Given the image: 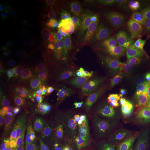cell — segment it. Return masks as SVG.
<instances>
[{
	"label": "cell",
	"mask_w": 150,
	"mask_h": 150,
	"mask_svg": "<svg viewBox=\"0 0 150 150\" xmlns=\"http://www.w3.org/2000/svg\"><path fill=\"white\" fill-rule=\"evenodd\" d=\"M108 105L110 112L117 120L126 119L127 115V100L129 79L114 84L109 90Z\"/></svg>",
	"instance_id": "obj_1"
},
{
	"label": "cell",
	"mask_w": 150,
	"mask_h": 150,
	"mask_svg": "<svg viewBox=\"0 0 150 150\" xmlns=\"http://www.w3.org/2000/svg\"><path fill=\"white\" fill-rule=\"evenodd\" d=\"M128 79L129 92L127 120H132L134 118L139 103L144 97V87L141 72L129 74Z\"/></svg>",
	"instance_id": "obj_2"
},
{
	"label": "cell",
	"mask_w": 150,
	"mask_h": 150,
	"mask_svg": "<svg viewBox=\"0 0 150 150\" xmlns=\"http://www.w3.org/2000/svg\"><path fill=\"white\" fill-rule=\"evenodd\" d=\"M141 48V40L123 38L119 44L118 51L115 57L116 59H123L126 64L136 67Z\"/></svg>",
	"instance_id": "obj_3"
},
{
	"label": "cell",
	"mask_w": 150,
	"mask_h": 150,
	"mask_svg": "<svg viewBox=\"0 0 150 150\" xmlns=\"http://www.w3.org/2000/svg\"><path fill=\"white\" fill-rule=\"evenodd\" d=\"M102 59L97 54L88 55L84 61V75L87 82L93 83L97 81V76L102 67Z\"/></svg>",
	"instance_id": "obj_4"
},
{
	"label": "cell",
	"mask_w": 150,
	"mask_h": 150,
	"mask_svg": "<svg viewBox=\"0 0 150 150\" xmlns=\"http://www.w3.org/2000/svg\"><path fill=\"white\" fill-rule=\"evenodd\" d=\"M95 131L91 127L82 125L76 127L68 136L70 144L73 146H78L80 143L91 139Z\"/></svg>",
	"instance_id": "obj_5"
},
{
	"label": "cell",
	"mask_w": 150,
	"mask_h": 150,
	"mask_svg": "<svg viewBox=\"0 0 150 150\" xmlns=\"http://www.w3.org/2000/svg\"><path fill=\"white\" fill-rule=\"evenodd\" d=\"M125 71L116 62L113 66H109V71L107 76L106 86L111 87L115 83L121 82L128 77Z\"/></svg>",
	"instance_id": "obj_6"
},
{
	"label": "cell",
	"mask_w": 150,
	"mask_h": 150,
	"mask_svg": "<svg viewBox=\"0 0 150 150\" xmlns=\"http://www.w3.org/2000/svg\"><path fill=\"white\" fill-rule=\"evenodd\" d=\"M121 29L124 38L141 40L143 37L139 27L129 18H123Z\"/></svg>",
	"instance_id": "obj_7"
},
{
	"label": "cell",
	"mask_w": 150,
	"mask_h": 150,
	"mask_svg": "<svg viewBox=\"0 0 150 150\" xmlns=\"http://www.w3.org/2000/svg\"><path fill=\"white\" fill-rule=\"evenodd\" d=\"M90 32L95 34L100 40H107L112 34V26L107 18L102 19L98 22L96 28Z\"/></svg>",
	"instance_id": "obj_8"
},
{
	"label": "cell",
	"mask_w": 150,
	"mask_h": 150,
	"mask_svg": "<svg viewBox=\"0 0 150 150\" xmlns=\"http://www.w3.org/2000/svg\"><path fill=\"white\" fill-rule=\"evenodd\" d=\"M51 132L48 131H41L35 134L32 137L31 145L28 150H42L48 139Z\"/></svg>",
	"instance_id": "obj_9"
},
{
	"label": "cell",
	"mask_w": 150,
	"mask_h": 150,
	"mask_svg": "<svg viewBox=\"0 0 150 150\" xmlns=\"http://www.w3.org/2000/svg\"><path fill=\"white\" fill-rule=\"evenodd\" d=\"M27 20L23 15L18 11H12L10 15L9 22L17 33L23 32L24 25Z\"/></svg>",
	"instance_id": "obj_10"
},
{
	"label": "cell",
	"mask_w": 150,
	"mask_h": 150,
	"mask_svg": "<svg viewBox=\"0 0 150 150\" xmlns=\"http://www.w3.org/2000/svg\"><path fill=\"white\" fill-rule=\"evenodd\" d=\"M88 2L94 11L101 13L111 11L115 4L113 1L110 0H93Z\"/></svg>",
	"instance_id": "obj_11"
},
{
	"label": "cell",
	"mask_w": 150,
	"mask_h": 150,
	"mask_svg": "<svg viewBox=\"0 0 150 150\" xmlns=\"http://www.w3.org/2000/svg\"><path fill=\"white\" fill-rule=\"evenodd\" d=\"M33 112L41 116H47L53 111L51 103L44 101H37L33 104Z\"/></svg>",
	"instance_id": "obj_12"
},
{
	"label": "cell",
	"mask_w": 150,
	"mask_h": 150,
	"mask_svg": "<svg viewBox=\"0 0 150 150\" xmlns=\"http://www.w3.org/2000/svg\"><path fill=\"white\" fill-rule=\"evenodd\" d=\"M120 150H150V142L144 140L129 141Z\"/></svg>",
	"instance_id": "obj_13"
},
{
	"label": "cell",
	"mask_w": 150,
	"mask_h": 150,
	"mask_svg": "<svg viewBox=\"0 0 150 150\" xmlns=\"http://www.w3.org/2000/svg\"><path fill=\"white\" fill-rule=\"evenodd\" d=\"M47 88L52 92H64L67 90L68 85L64 80L59 78H54L48 81Z\"/></svg>",
	"instance_id": "obj_14"
},
{
	"label": "cell",
	"mask_w": 150,
	"mask_h": 150,
	"mask_svg": "<svg viewBox=\"0 0 150 150\" xmlns=\"http://www.w3.org/2000/svg\"><path fill=\"white\" fill-rule=\"evenodd\" d=\"M42 150H66L64 141L57 136L50 137Z\"/></svg>",
	"instance_id": "obj_15"
},
{
	"label": "cell",
	"mask_w": 150,
	"mask_h": 150,
	"mask_svg": "<svg viewBox=\"0 0 150 150\" xmlns=\"http://www.w3.org/2000/svg\"><path fill=\"white\" fill-rule=\"evenodd\" d=\"M35 134V131L15 140L13 143L14 150H28L31 145L32 137Z\"/></svg>",
	"instance_id": "obj_16"
},
{
	"label": "cell",
	"mask_w": 150,
	"mask_h": 150,
	"mask_svg": "<svg viewBox=\"0 0 150 150\" xmlns=\"http://www.w3.org/2000/svg\"><path fill=\"white\" fill-rule=\"evenodd\" d=\"M139 13L143 25L150 31V2L144 4L141 6Z\"/></svg>",
	"instance_id": "obj_17"
},
{
	"label": "cell",
	"mask_w": 150,
	"mask_h": 150,
	"mask_svg": "<svg viewBox=\"0 0 150 150\" xmlns=\"http://www.w3.org/2000/svg\"><path fill=\"white\" fill-rule=\"evenodd\" d=\"M112 41V38H108L103 40H99L98 42L92 47V50L97 54L104 56L109 48Z\"/></svg>",
	"instance_id": "obj_18"
},
{
	"label": "cell",
	"mask_w": 150,
	"mask_h": 150,
	"mask_svg": "<svg viewBox=\"0 0 150 150\" xmlns=\"http://www.w3.org/2000/svg\"><path fill=\"white\" fill-rule=\"evenodd\" d=\"M150 61V54L145 48H141L139 52V57L136 64V67L140 71L142 70L148 64Z\"/></svg>",
	"instance_id": "obj_19"
},
{
	"label": "cell",
	"mask_w": 150,
	"mask_h": 150,
	"mask_svg": "<svg viewBox=\"0 0 150 150\" xmlns=\"http://www.w3.org/2000/svg\"><path fill=\"white\" fill-rule=\"evenodd\" d=\"M2 33L3 35V41L2 45L5 43L7 41L11 40V38L16 36L15 30L10 25H5L2 28Z\"/></svg>",
	"instance_id": "obj_20"
},
{
	"label": "cell",
	"mask_w": 150,
	"mask_h": 150,
	"mask_svg": "<svg viewBox=\"0 0 150 150\" xmlns=\"http://www.w3.org/2000/svg\"><path fill=\"white\" fill-rule=\"evenodd\" d=\"M109 71V66L106 64H102L101 69L100 73L97 76V80L101 85H105L107 79V76Z\"/></svg>",
	"instance_id": "obj_21"
},
{
	"label": "cell",
	"mask_w": 150,
	"mask_h": 150,
	"mask_svg": "<svg viewBox=\"0 0 150 150\" xmlns=\"http://www.w3.org/2000/svg\"><path fill=\"white\" fill-rule=\"evenodd\" d=\"M76 150H96V142L93 139H88L80 143Z\"/></svg>",
	"instance_id": "obj_22"
},
{
	"label": "cell",
	"mask_w": 150,
	"mask_h": 150,
	"mask_svg": "<svg viewBox=\"0 0 150 150\" xmlns=\"http://www.w3.org/2000/svg\"><path fill=\"white\" fill-rule=\"evenodd\" d=\"M116 62L122 67L123 70L126 71L127 73H129V74H132L134 73L140 72V71L136 67L131 64L125 63L123 61V59H116Z\"/></svg>",
	"instance_id": "obj_23"
},
{
	"label": "cell",
	"mask_w": 150,
	"mask_h": 150,
	"mask_svg": "<svg viewBox=\"0 0 150 150\" xmlns=\"http://www.w3.org/2000/svg\"><path fill=\"white\" fill-rule=\"evenodd\" d=\"M17 129L20 132L23 133H26L30 131L32 127V123L31 121L26 120H20L16 126Z\"/></svg>",
	"instance_id": "obj_24"
},
{
	"label": "cell",
	"mask_w": 150,
	"mask_h": 150,
	"mask_svg": "<svg viewBox=\"0 0 150 150\" xmlns=\"http://www.w3.org/2000/svg\"><path fill=\"white\" fill-rule=\"evenodd\" d=\"M95 96L103 100H108L109 97V91L105 87H99L95 91Z\"/></svg>",
	"instance_id": "obj_25"
},
{
	"label": "cell",
	"mask_w": 150,
	"mask_h": 150,
	"mask_svg": "<svg viewBox=\"0 0 150 150\" xmlns=\"http://www.w3.org/2000/svg\"><path fill=\"white\" fill-rule=\"evenodd\" d=\"M118 47H119V44L112 39V41L109 46V48L103 56L109 57L116 54L117 52L118 51Z\"/></svg>",
	"instance_id": "obj_26"
},
{
	"label": "cell",
	"mask_w": 150,
	"mask_h": 150,
	"mask_svg": "<svg viewBox=\"0 0 150 150\" xmlns=\"http://www.w3.org/2000/svg\"><path fill=\"white\" fill-rule=\"evenodd\" d=\"M21 106L22 101L19 100L16 101L9 102L7 106V110L11 113H15L20 110Z\"/></svg>",
	"instance_id": "obj_27"
},
{
	"label": "cell",
	"mask_w": 150,
	"mask_h": 150,
	"mask_svg": "<svg viewBox=\"0 0 150 150\" xmlns=\"http://www.w3.org/2000/svg\"><path fill=\"white\" fill-rule=\"evenodd\" d=\"M141 42L142 47L147 50L150 56V32L146 33L142 37Z\"/></svg>",
	"instance_id": "obj_28"
},
{
	"label": "cell",
	"mask_w": 150,
	"mask_h": 150,
	"mask_svg": "<svg viewBox=\"0 0 150 150\" xmlns=\"http://www.w3.org/2000/svg\"><path fill=\"white\" fill-rule=\"evenodd\" d=\"M54 67H52V65L51 64H47L46 66H42V68L40 69V74L42 76H49L52 74L54 72Z\"/></svg>",
	"instance_id": "obj_29"
},
{
	"label": "cell",
	"mask_w": 150,
	"mask_h": 150,
	"mask_svg": "<svg viewBox=\"0 0 150 150\" xmlns=\"http://www.w3.org/2000/svg\"><path fill=\"white\" fill-rule=\"evenodd\" d=\"M35 29V26L34 25L31 23V22L26 21L24 25V29L23 32L26 33L27 36L30 38H31V34L32 32Z\"/></svg>",
	"instance_id": "obj_30"
},
{
	"label": "cell",
	"mask_w": 150,
	"mask_h": 150,
	"mask_svg": "<svg viewBox=\"0 0 150 150\" xmlns=\"http://www.w3.org/2000/svg\"><path fill=\"white\" fill-rule=\"evenodd\" d=\"M45 45L47 50L50 51H58V48H59L56 42L52 40L46 41L45 42Z\"/></svg>",
	"instance_id": "obj_31"
},
{
	"label": "cell",
	"mask_w": 150,
	"mask_h": 150,
	"mask_svg": "<svg viewBox=\"0 0 150 150\" xmlns=\"http://www.w3.org/2000/svg\"><path fill=\"white\" fill-rule=\"evenodd\" d=\"M25 84V82L24 81H20L17 82L15 85V86H13L12 92L16 96V95L21 92L23 88H24Z\"/></svg>",
	"instance_id": "obj_32"
},
{
	"label": "cell",
	"mask_w": 150,
	"mask_h": 150,
	"mask_svg": "<svg viewBox=\"0 0 150 150\" xmlns=\"http://www.w3.org/2000/svg\"><path fill=\"white\" fill-rule=\"evenodd\" d=\"M16 98V96L12 92H6L2 97L3 100L9 101L10 102L15 101Z\"/></svg>",
	"instance_id": "obj_33"
},
{
	"label": "cell",
	"mask_w": 150,
	"mask_h": 150,
	"mask_svg": "<svg viewBox=\"0 0 150 150\" xmlns=\"http://www.w3.org/2000/svg\"><path fill=\"white\" fill-rule=\"evenodd\" d=\"M8 17V14L7 11L2 9V8H0V22L1 23H4L7 20Z\"/></svg>",
	"instance_id": "obj_34"
},
{
	"label": "cell",
	"mask_w": 150,
	"mask_h": 150,
	"mask_svg": "<svg viewBox=\"0 0 150 150\" xmlns=\"http://www.w3.org/2000/svg\"><path fill=\"white\" fill-rule=\"evenodd\" d=\"M0 134H1V145L4 146L7 144V139L5 136V132L4 131V127L2 123H1V128H0Z\"/></svg>",
	"instance_id": "obj_35"
}]
</instances>
